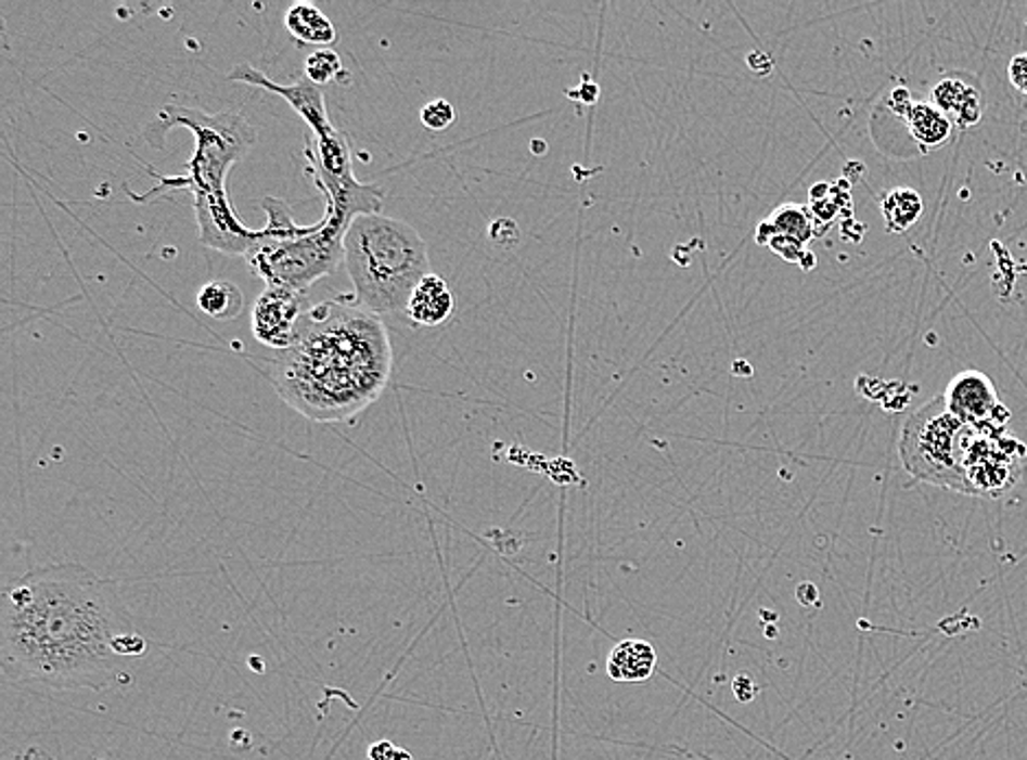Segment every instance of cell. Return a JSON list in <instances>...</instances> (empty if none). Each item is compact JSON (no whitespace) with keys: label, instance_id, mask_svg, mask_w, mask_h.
Listing matches in <instances>:
<instances>
[{"label":"cell","instance_id":"obj_1","mask_svg":"<svg viewBox=\"0 0 1027 760\" xmlns=\"http://www.w3.org/2000/svg\"><path fill=\"white\" fill-rule=\"evenodd\" d=\"M145 650L119 583L81 564L40 566L0 598V665L12 682L51 691L128 686V660Z\"/></svg>","mask_w":1027,"mask_h":760},{"label":"cell","instance_id":"obj_2","mask_svg":"<svg viewBox=\"0 0 1027 760\" xmlns=\"http://www.w3.org/2000/svg\"><path fill=\"white\" fill-rule=\"evenodd\" d=\"M393 347L380 315L324 300L298 322L296 343L272 360L277 395L318 423H349L386 390Z\"/></svg>","mask_w":1027,"mask_h":760},{"label":"cell","instance_id":"obj_3","mask_svg":"<svg viewBox=\"0 0 1027 760\" xmlns=\"http://www.w3.org/2000/svg\"><path fill=\"white\" fill-rule=\"evenodd\" d=\"M176 128H187L195 137L187 173L180 178L161 176V186L150 191V195L165 186L189 189L193 193L202 244L223 255L248 257L253 248L266 240V231H255L240 222L226 191V178L231 167L253 150L257 130L238 113L208 115L197 107L165 105L145 128V141L152 147H163L167 134Z\"/></svg>","mask_w":1027,"mask_h":760},{"label":"cell","instance_id":"obj_4","mask_svg":"<svg viewBox=\"0 0 1027 760\" xmlns=\"http://www.w3.org/2000/svg\"><path fill=\"white\" fill-rule=\"evenodd\" d=\"M354 305L375 315L401 313L414 287L432 274L427 246L408 222L382 212L358 215L345 237Z\"/></svg>","mask_w":1027,"mask_h":760},{"label":"cell","instance_id":"obj_5","mask_svg":"<svg viewBox=\"0 0 1027 760\" xmlns=\"http://www.w3.org/2000/svg\"><path fill=\"white\" fill-rule=\"evenodd\" d=\"M356 217L333 204L309 231L292 240H264L246 257L248 266L268 283L294 292L309 289L322 276L345 263V237Z\"/></svg>","mask_w":1027,"mask_h":760},{"label":"cell","instance_id":"obj_6","mask_svg":"<svg viewBox=\"0 0 1027 760\" xmlns=\"http://www.w3.org/2000/svg\"><path fill=\"white\" fill-rule=\"evenodd\" d=\"M977 425L949 412L942 395L911 414L900 431L902 467L916 480L962 493V465Z\"/></svg>","mask_w":1027,"mask_h":760},{"label":"cell","instance_id":"obj_7","mask_svg":"<svg viewBox=\"0 0 1027 760\" xmlns=\"http://www.w3.org/2000/svg\"><path fill=\"white\" fill-rule=\"evenodd\" d=\"M1027 446L1010 429L977 427L962 465V493L999 498L1010 491L1023 474Z\"/></svg>","mask_w":1027,"mask_h":760},{"label":"cell","instance_id":"obj_8","mask_svg":"<svg viewBox=\"0 0 1027 760\" xmlns=\"http://www.w3.org/2000/svg\"><path fill=\"white\" fill-rule=\"evenodd\" d=\"M942 399L949 412L968 425L1007 429L1012 414L999 399L992 379L981 371L955 375L942 392Z\"/></svg>","mask_w":1027,"mask_h":760},{"label":"cell","instance_id":"obj_9","mask_svg":"<svg viewBox=\"0 0 1027 760\" xmlns=\"http://www.w3.org/2000/svg\"><path fill=\"white\" fill-rule=\"evenodd\" d=\"M300 294L281 287L268 285L257 298L251 315V327L257 338L268 349L285 351L296 343V330L303 318Z\"/></svg>","mask_w":1027,"mask_h":760},{"label":"cell","instance_id":"obj_10","mask_svg":"<svg viewBox=\"0 0 1027 760\" xmlns=\"http://www.w3.org/2000/svg\"><path fill=\"white\" fill-rule=\"evenodd\" d=\"M891 111L904 119L909 134L923 150H936L951 141L953 121L932 101H914L904 88L891 92Z\"/></svg>","mask_w":1027,"mask_h":760},{"label":"cell","instance_id":"obj_11","mask_svg":"<svg viewBox=\"0 0 1027 760\" xmlns=\"http://www.w3.org/2000/svg\"><path fill=\"white\" fill-rule=\"evenodd\" d=\"M932 103L960 130L975 128L984 115V96L973 77L949 75L932 90Z\"/></svg>","mask_w":1027,"mask_h":760},{"label":"cell","instance_id":"obj_12","mask_svg":"<svg viewBox=\"0 0 1027 760\" xmlns=\"http://www.w3.org/2000/svg\"><path fill=\"white\" fill-rule=\"evenodd\" d=\"M453 307L455 300L445 279L432 272L414 287L406 313L419 327H438L451 318Z\"/></svg>","mask_w":1027,"mask_h":760},{"label":"cell","instance_id":"obj_13","mask_svg":"<svg viewBox=\"0 0 1027 760\" xmlns=\"http://www.w3.org/2000/svg\"><path fill=\"white\" fill-rule=\"evenodd\" d=\"M655 665L657 656L649 642L622 640L612 648L607 658V673L620 684H642L653 675Z\"/></svg>","mask_w":1027,"mask_h":760},{"label":"cell","instance_id":"obj_14","mask_svg":"<svg viewBox=\"0 0 1027 760\" xmlns=\"http://www.w3.org/2000/svg\"><path fill=\"white\" fill-rule=\"evenodd\" d=\"M285 29L294 40L318 49H329L337 40V31L329 16L311 3H294L285 12Z\"/></svg>","mask_w":1027,"mask_h":760},{"label":"cell","instance_id":"obj_15","mask_svg":"<svg viewBox=\"0 0 1027 760\" xmlns=\"http://www.w3.org/2000/svg\"><path fill=\"white\" fill-rule=\"evenodd\" d=\"M771 237H791L795 242L807 244L813 237V215L809 206H803V204L778 206L756 231V240L760 244H769Z\"/></svg>","mask_w":1027,"mask_h":760},{"label":"cell","instance_id":"obj_16","mask_svg":"<svg viewBox=\"0 0 1027 760\" xmlns=\"http://www.w3.org/2000/svg\"><path fill=\"white\" fill-rule=\"evenodd\" d=\"M923 210V197L909 186H896L881 197V212L889 233H907L921 220Z\"/></svg>","mask_w":1027,"mask_h":760},{"label":"cell","instance_id":"obj_17","mask_svg":"<svg viewBox=\"0 0 1027 760\" xmlns=\"http://www.w3.org/2000/svg\"><path fill=\"white\" fill-rule=\"evenodd\" d=\"M197 307L215 320H233L244 311V294L231 281H210L197 292Z\"/></svg>","mask_w":1027,"mask_h":760},{"label":"cell","instance_id":"obj_18","mask_svg":"<svg viewBox=\"0 0 1027 760\" xmlns=\"http://www.w3.org/2000/svg\"><path fill=\"white\" fill-rule=\"evenodd\" d=\"M339 75H345V68H342V60L333 49H318L305 62V77L320 88Z\"/></svg>","mask_w":1027,"mask_h":760},{"label":"cell","instance_id":"obj_19","mask_svg":"<svg viewBox=\"0 0 1027 760\" xmlns=\"http://www.w3.org/2000/svg\"><path fill=\"white\" fill-rule=\"evenodd\" d=\"M421 124L432 132H442L455 121L453 105L445 99H434L421 107Z\"/></svg>","mask_w":1027,"mask_h":760},{"label":"cell","instance_id":"obj_20","mask_svg":"<svg viewBox=\"0 0 1027 760\" xmlns=\"http://www.w3.org/2000/svg\"><path fill=\"white\" fill-rule=\"evenodd\" d=\"M1007 77H1010V83H1012L1018 92L1027 94V53H1018V55H1014V57L1010 60V64H1007Z\"/></svg>","mask_w":1027,"mask_h":760},{"label":"cell","instance_id":"obj_21","mask_svg":"<svg viewBox=\"0 0 1027 760\" xmlns=\"http://www.w3.org/2000/svg\"><path fill=\"white\" fill-rule=\"evenodd\" d=\"M369 756H371V760H412V756L406 749L395 747L390 740H380V743L371 745Z\"/></svg>","mask_w":1027,"mask_h":760}]
</instances>
